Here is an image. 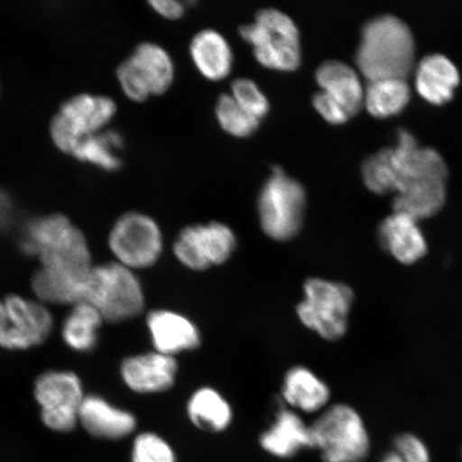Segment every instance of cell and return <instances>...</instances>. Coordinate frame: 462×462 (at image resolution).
Wrapping results in <instances>:
<instances>
[{"instance_id":"6da1fadb","label":"cell","mask_w":462,"mask_h":462,"mask_svg":"<svg viewBox=\"0 0 462 462\" xmlns=\"http://www.w3.org/2000/svg\"><path fill=\"white\" fill-rule=\"evenodd\" d=\"M25 255L37 257L32 279L38 301L45 305L83 302L95 264L83 231L63 215H50L26 224L20 239Z\"/></svg>"},{"instance_id":"7a4b0ae2","label":"cell","mask_w":462,"mask_h":462,"mask_svg":"<svg viewBox=\"0 0 462 462\" xmlns=\"http://www.w3.org/2000/svg\"><path fill=\"white\" fill-rule=\"evenodd\" d=\"M356 62L368 80L407 79L415 69V42L411 29L395 15L374 17L362 28Z\"/></svg>"},{"instance_id":"3957f363","label":"cell","mask_w":462,"mask_h":462,"mask_svg":"<svg viewBox=\"0 0 462 462\" xmlns=\"http://www.w3.org/2000/svg\"><path fill=\"white\" fill-rule=\"evenodd\" d=\"M256 60L270 70L293 72L301 66L300 32L291 16L277 9L260 10L255 22L240 28Z\"/></svg>"},{"instance_id":"277c9868","label":"cell","mask_w":462,"mask_h":462,"mask_svg":"<svg viewBox=\"0 0 462 462\" xmlns=\"http://www.w3.org/2000/svg\"><path fill=\"white\" fill-rule=\"evenodd\" d=\"M310 429L323 462H363L371 452L365 421L348 404L326 408Z\"/></svg>"},{"instance_id":"5b68a950","label":"cell","mask_w":462,"mask_h":462,"mask_svg":"<svg viewBox=\"0 0 462 462\" xmlns=\"http://www.w3.org/2000/svg\"><path fill=\"white\" fill-rule=\"evenodd\" d=\"M85 302L99 311L104 321H128L143 313L144 294L135 271L117 262L95 265L87 284Z\"/></svg>"},{"instance_id":"8992f818","label":"cell","mask_w":462,"mask_h":462,"mask_svg":"<svg viewBox=\"0 0 462 462\" xmlns=\"http://www.w3.org/2000/svg\"><path fill=\"white\" fill-rule=\"evenodd\" d=\"M304 298L297 306L300 321L328 342H337L348 331L355 292L344 282L313 277L305 282Z\"/></svg>"},{"instance_id":"52a82bcc","label":"cell","mask_w":462,"mask_h":462,"mask_svg":"<svg viewBox=\"0 0 462 462\" xmlns=\"http://www.w3.org/2000/svg\"><path fill=\"white\" fill-rule=\"evenodd\" d=\"M305 209L302 184L275 167L258 198V217L263 233L274 241L292 240L302 228Z\"/></svg>"},{"instance_id":"ba28073f","label":"cell","mask_w":462,"mask_h":462,"mask_svg":"<svg viewBox=\"0 0 462 462\" xmlns=\"http://www.w3.org/2000/svg\"><path fill=\"white\" fill-rule=\"evenodd\" d=\"M117 113L116 102L100 95H77L65 103L51 119V142L66 154H72L84 138L106 130Z\"/></svg>"},{"instance_id":"9c48e42d","label":"cell","mask_w":462,"mask_h":462,"mask_svg":"<svg viewBox=\"0 0 462 462\" xmlns=\"http://www.w3.org/2000/svg\"><path fill=\"white\" fill-rule=\"evenodd\" d=\"M117 79L124 94L141 103L152 96L164 95L175 79L171 57L162 46L143 42L117 69Z\"/></svg>"},{"instance_id":"30bf717a","label":"cell","mask_w":462,"mask_h":462,"mask_svg":"<svg viewBox=\"0 0 462 462\" xmlns=\"http://www.w3.org/2000/svg\"><path fill=\"white\" fill-rule=\"evenodd\" d=\"M115 262L133 271L148 269L163 252V235L152 217L140 212L120 217L108 236Z\"/></svg>"},{"instance_id":"8fae6325","label":"cell","mask_w":462,"mask_h":462,"mask_svg":"<svg viewBox=\"0 0 462 462\" xmlns=\"http://www.w3.org/2000/svg\"><path fill=\"white\" fill-rule=\"evenodd\" d=\"M54 327L48 305L19 294L0 300V348L27 350L42 345Z\"/></svg>"},{"instance_id":"7c38bea8","label":"cell","mask_w":462,"mask_h":462,"mask_svg":"<svg viewBox=\"0 0 462 462\" xmlns=\"http://www.w3.org/2000/svg\"><path fill=\"white\" fill-rule=\"evenodd\" d=\"M34 398L46 427L57 432L71 431L79 424L85 400L82 380L70 371H49L34 383Z\"/></svg>"},{"instance_id":"4fadbf2b","label":"cell","mask_w":462,"mask_h":462,"mask_svg":"<svg viewBox=\"0 0 462 462\" xmlns=\"http://www.w3.org/2000/svg\"><path fill=\"white\" fill-rule=\"evenodd\" d=\"M236 248L233 229L223 223L211 222L183 228L173 245V253L184 267L206 271L226 263Z\"/></svg>"},{"instance_id":"5bb4252c","label":"cell","mask_w":462,"mask_h":462,"mask_svg":"<svg viewBox=\"0 0 462 462\" xmlns=\"http://www.w3.org/2000/svg\"><path fill=\"white\" fill-rule=\"evenodd\" d=\"M177 373L176 357L157 351L126 357L120 367L125 385L140 394L169 391L175 383Z\"/></svg>"},{"instance_id":"9a60e30c","label":"cell","mask_w":462,"mask_h":462,"mask_svg":"<svg viewBox=\"0 0 462 462\" xmlns=\"http://www.w3.org/2000/svg\"><path fill=\"white\" fill-rule=\"evenodd\" d=\"M378 240L391 257L404 265L419 263L429 252L419 221L401 212L394 211L381 222Z\"/></svg>"},{"instance_id":"2e32d148","label":"cell","mask_w":462,"mask_h":462,"mask_svg":"<svg viewBox=\"0 0 462 462\" xmlns=\"http://www.w3.org/2000/svg\"><path fill=\"white\" fill-rule=\"evenodd\" d=\"M147 327L153 348L160 354L175 356L184 351L198 349L201 343L199 328L176 311H150Z\"/></svg>"},{"instance_id":"e0dca14e","label":"cell","mask_w":462,"mask_h":462,"mask_svg":"<svg viewBox=\"0 0 462 462\" xmlns=\"http://www.w3.org/2000/svg\"><path fill=\"white\" fill-rule=\"evenodd\" d=\"M79 423L92 437L120 440L136 430V419L125 409L99 395H86L79 410Z\"/></svg>"},{"instance_id":"ac0fdd59","label":"cell","mask_w":462,"mask_h":462,"mask_svg":"<svg viewBox=\"0 0 462 462\" xmlns=\"http://www.w3.org/2000/svg\"><path fill=\"white\" fill-rule=\"evenodd\" d=\"M265 452L281 459L292 458L304 448H314L310 425L293 410L282 408L273 424L259 438Z\"/></svg>"},{"instance_id":"d6986e66","label":"cell","mask_w":462,"mask_h":462,"mask_svg":"<svg viewBox=\"0 0 462 462\" xmlns=\"http://www.w3.org/2000/svg\"><path fill=\"white\" fill-rule=\"evenodd\" d=\"M447 199V180L420 178L406 181L395 192L393 208L417 219L429 218L442 209Z\"/></svg>"},{"instance_id":"ffe728a7","label":"cell","mask_w":462,"mask_h":462,"mask_svg":"<svg viewBox=\"0 0 462 462\" xmlns=\"http://www.w3.org/2000/svg\"><path fill=\"white\" fill-rule=\"evenodd\" d=\"M459 82L457 67L443 54L427 55L415 68V88L432 104H443L452 99Z\"/></svg>"},{"instance_id":"44dd1931","label":"cell","mask_w":462,"mask_h":462,"mask_svg":"<svg viewBox=\"0 0 462 462\" xmlns=\"http://www.w3.org/2000/svg\"><path fill=\"white\" fill-rule=\"evenodd\" d=\"M316 80L321 90L334 97L350 117L361 111L364 87L355 69L339 60H328L318 67Z\"/></svg>"},{"instance_id":"7402d4cb","label":"cell","mask_w":462,"mask_h":462,"mask_svg":"<svg viewBox=\"0 0 462 462\" xmlns=\"http://www.w3.org/2000/svg\"><path fill=\"white\" fill-rule=\"evenodd\" d=\"M189 54L202 77L212 82L226 79L233 70V50L223 34L213 29L195 34Z\"/></svg>"},{"instance_id":"603a6c76","label":"cell","mask_w":462,"mask_h":462,"mask_svg":"<svg viewBox=\"0 0 462 462\" xmlns=\"http://www.w3.org/2000/svg\"><path fill=\"white\" fill-rule=\"evenodd\" d=\"M282 397L293 409L316 413L326 409L331 391L325 381L308 367L294 366L285 375Z\"/></svg>"},{"instance_id":"cb8c5ba5","label":"cell","mask_w":462,"mask_h":462,"mask_svg":"<svg viewBox=\"0 0 462 462\" xmlns=\"http://www.w3.org/2000/svg\"><path fill=\"white\" fill-rule=\"evenodd\" d=\"M187 411L195 427L212 433L226 430L234 418L233 408L221 393L208 386L193 393Z\"/></svg>"},{"instance_id":"d4e9b609","label":"cell","mask_w":462,"mask_h":462,"mask_svg":"<svg viewBox=\"0 0 462 462\" xmlns=\"http://www.w3.org/2000/svg\"><path fill=\"white\" fill-rule=\"evenodd\" d=\"M103 318L88 302L72 306L70 313L62 323L61 337L69 348L77 352H89L99 342Z\"/></svg>"},{"instance_id":"484cf974","label":"cell","mask_w":462,"mask_h":462,"mask_svg":"<svg viewBox=\"0 0 462 462\" xmlns=\"http://www.w3.org/2000/svg\"><path fill=\"white\" fill-rule=\"evenodd\" d=\"M411 99L407 79H379L368 80L364 88V106L377 118L401 113Z\"/></svg>"},{"instance_id":"4316f807","label":"cell","mask_w":462,"mask_h":462,"mask_svg":"<svg viewBox=\"0 0 462 462\" xmlns=\"http://www.w3.org/2000/svg\"><path fill=\"white\" fill-rule=\"evenodd\" d=\"M124 138L116 131H102L84 138L72 152V157L102 171H118L123 161L118 152L124 148Z\"/></svg>"},{"instance_id":"83f0119b","label":"cell","mask_w":462,"mask_h":462,"mask_svg":"<svg viewBox=\"0 0 462 462\" xmlns=\"http://www.w3.org/2000/svg\"><path fill=\"white\" fill-rule=\"evenodd\" d=\"M362 177L366 187L374 193H395L401 179L393 158L392 147L381 149L364 161Z\"/></svg>"},{"instance_id":"f1b7e54d","label":"cell","mask_w":462,"mask_h":462,"mask_svg":"<svg viewBox=\"0 0 462 462\" xmlns=\"http://www.w3.org/2000/svg\"><path fill=\"white\" fill-rule=\"evenodd\" d=\"M216 116L221 128L236 138L250 137L259 129L260 121L248 114L230 95L218 97Z\"/></svg>"},{"instance_id":"f546056e","label":"cell","mask_w":462,"mask_h":462,"mask_svg":"<svg viewBox=\"0 0 462 462\" xmlns=\"http://www.w3.org/2000/svg\"><path fill=\"white\" fill-rule=\"evenodd\" d=\"M131 458L132 462H177L171 444L154 432H143L134 439Z\"/></svg>"},{"instance_id":"4dcf8cb0","label":"cell","mask_w":462,"mask_h":462,"mask_svg":"<svg viewBox=\"0 0 462 462\" xmlns=\"http://www.w3.org/2000/svg\"><path fill=\"white\" fill-rule=\"evenodd\" d=\"M231 97L254 117L262 120L270 113V102L260 87L250 79H235L231 85Z\"/></svg>"},{"instance_id":"1f68e13d","label":"cell","mask_w":462,"mask_h":462,"mask_svg":"<svg viewBox=\"0 0 462 462\" xmlns=\"http://www.w3.org/2000/svg\"><path fill=\"white\" fill-rule=\"evenodd\" d=\"M394 450L404 462H431L426 443L413 433H402L394 440Z\"/></svg>"},{"instance_id":"d6a6232c","label":"cell","mask_w":462,"mask_h":462,"mask_svg":"<svg viewBox=\"0 0 462 462\" xmlns=\"http://www.w3.org/2000/svg\"><path fill=\"white\" fill-rule=\"evenodd\" d=\"M313 106L321 117L332 125H343L350 118L346 109L327 92L320 90L313 97Z\"/></svg>"},{"instance_id":"836d02e7","label":"cell","mask_w":462,"mask_h":462,"mask_svg":"<svg viewBox=\"0 0 462 462\" xmlns=\"http://www.w3.org/2000/svg\"><path fill=\"white\" fill-rule=\"evenodd\" d=\"M152 9L164 19L179 20L186 14L183 4L175 0H152L149 3Z\"/></svg>"},{"instance_id":"e575fe53","label":"cell","mask_w":462,"mask_h":462,"mask_svg":"<svg viewBox=\"0 0 462 462\" xmlns=\"http://www.w3.org/2000/svg\"><path fill=\"white\" fill-rule=\"evenodd\" d=\"M14 216V205L10 196L0 190V229L7 228Z\"/></svg>"},{"instance_id":"d590c367","label":"cell","mask_w":462,"mask_h":462,"mask_svg":"<svg viewBox=\"0 0 462 462\" xmlns=\"http://www.w3.org/2000/svg\"><path fill=\"white\" fill-rule=\"evenodd\" d=\"M380 462H404L401 456L395 452L394 449L391 450V452L386 453L383 459Z\"/></svg>"}]
</instances>
